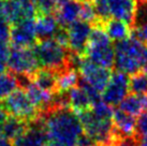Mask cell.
I'll return each instance as SVG.
<instances>
[{"mask_svg": "<svg viewBox=\"0 0 147 146\" xmlns=\"http://www.w3.org/2000/svg\"><path fill=\"white\" fill-rule=\"evenodd\" d=\"M41 116L49 141L62 146H76L84 129L78 113L70 106L54 107Z\"/></svg>", "mask_w": 147, "mask_h": 146, "instance_id": "obj_1", "label": "cell"}, {"mask_svg": "<svg viewBox=\"0 0 147 146\" xmlns=\"http://www.w3.org/2000/svg\"><path fill=\"white\" fill-rule=\"evenodd\" d=\"M147 65V44L131 34L115 45L116 71L126 74H134Z\"/></svg>", "mask_w": 147, "mask_h": 146, "instance_id": "obj_2", "label": "cell"}, {"mask_svg": "<svg viewBox=\"0 0 147 146\" xmlns=\"http://www.w3.org/2000/svg\"><path fill=\"white\" fill-rule=\"evenodd\" d=\"M32 51L38 59L39 66L45 69L61 72L72 66V53L55 39L40 40L32 46ZM75 69V68H74Z\"/></svg>", "mask_w": 147, "mask_h": 146, "instance_id": "obj_3", "label": "cell"}, {"mask_svg": "<svg viewBox=\"0 0 147 146\" xmlns=\"http://www.w3.org/2000/svg\"><path fill=\"white\" fill-rule=\"evenodd\" d=\"M0 106L8 115L21 118L28 122L36 120L41 116L40 112L32 104L23 88H17L4 98Z\"/></svg>", "mask_w": 147, "mask_h": 146, "instance_id": "obj_4", "label": "cell"}, {"mask_svg": "<svg viewBox=\"0 0 147 146\" xmlns=\"http://www.w3.org/2000/svg\"><path fill=\"white\" fill-rule=\"evenodd\" d=\"M9 70L14 74H25L31 76L39 69V62L32 47L13 46L7 60Z\"/></svg>", "mask_w": 147, "mask_h": 146, "instance_id": "obj_5", "label": "cell"}, {"mask_svg": "<svg viewBox=\"0 0 147 146\" xmlns=\"http://www.w3.org/2000/svg\"><path fill=\"white\" fill-rule=\"evenodd\" d=\"M78 70L83 80H85L99 93H102L105 89L112 75L110 69H106L94 64L85 56L81 58L78 66Z\"/></svg>", "mask_w": 147, "mask_h": 146, "instance_id": "obj_6", "label": "cell"}, {"mask_svg": "<svg viewBox=\"0 0 147 146\" xmlns=\"http://www.w3.org/2000/svg\"><path fill=\"white\" fill-rule=\"evenodd\" d=\"M129 82L130 78L128 74L120 71H115L112 73L111 78L105 89L102 91V100L111 106L118 105L129 93Z\"/></svg>", "mask_w": 147, "mask_h": 146, "instance_id": "obj_7", "label": "cell"}, {"mask_svg": "<svg viewBox=\"0 0 147 146\" xmlns=\"http://www.w3.org/2000/svg\"><path fill=\"white\" fill-rule=\"evenodd\" d=\"M91 28V24L81 20L74 22L65 28L68 34V46L71 53L78 56H85Z\"/></svg>", "mask_w": 147, "mask_h": 146, "instance_id": "obj_8", "label": "cell"}, {"mask_svg": "<svg viewBox=\"0 0 147 146\" xmlns=\"http://www.w3.org/2000/svg\"><path fill=\"white\" fill-rule=\"evenodd\" d=\"M49 137L44 127L43 117L28 122V129L18 138L12 141L13 146H44L49 142Z\"/></svg>", "mask_w": 147, "mask_h": 146, "instance_id": "obj_9", "label": "cell"}, {"mask_svg": "<svg viewBox=\"0 0 147 146\" xmlns=\"http://www.w3.org/2000/svg\"><path fill=\"white\" fill-rule=\"evenodd\" d=\"M10 41L16 47H32L37 43L34 20H23L11 27Z\"/></svg>", "mask_w": 147, "mask_h": 146, "instance_id": "obj_10", "label": "cell"}, {"mask_svg": "<svg viewBox=\"0 0 147 146\" xmlns=\"http://www.w3.org/2000/svg\"><path fill=\"white\" fill-rule=\"evenodd\" d=\"M85 57L106 69H112L115 64V49L111 42L87 44Z\"/></svg>", "mask_w": 147, "mask_h": 146, "instance_id": "obj_11", "label": "cell"}, {"mask_svg": "<svg viewBox=\"0 0 147 146\" xmlns=\"http://www.w3.org/2000/svg\"><path fill=\"white\" fill-rule=\"evenodd\" d=\"M82 0H60L55 9V17L60 27L67 28L81 18Z\"/></svg>", "mask_w": 147, "mask_h": 146, "instance_id": "obj_12", "label": "cell"}, {"mask_svg": "<svg viewBox=\"0 0 147 146\" xmlns=\"http://www.w3.org/2000/svg\"><path fill=\"white\" fill-rule=\"evenodd\" d=\"M107 9L112 18L123 20L133 27L138 0H107Z\"/></svg>", "mask_w": 147, "mask_h": 146, "instance_id": "obj_13", "label": "cell"}, {"mask_svg": "<svg viewBox=\"0 0 147 146\" xmlns=\"http://www.w3.org/2000/svg\"><path fill=\"white\" fill-rule=\"evenodd\" d=\"M34 28L37 38L40 40L52 39L56 36L58 30L60 29V25L57 22L55 15L49 14H38L34 20Z\"/></svg>", "mask_w": 147, "mask_h": 146, "instance_id": "obj_14", "label": "cell"}, {"mask_svg": "<svg viewBox=\"0 0 147 146\" xmlns=\"http://www.w3.org/2000/svg\"><path fill=\"white\" fill-rule=\"evenodd\" d=\"M113 124H114L116 132L121 138L136 137L135 135L136 119L133 115L126 113L120 109L115 110L114 115H113Z\"/></svg>", "mask_w": 147, "mask_h": 146, "instance_id": "obj_15", "label": "cell"}, {"mask_svg": "<svg viewBox=\"0 0 147 146\" xmlns=\"http://www.w3.org/2000/svg\"><path fill=\"white\" fill-rule=\"evenodd\" d=\"M102 26L109 38L116 42L125 40L132 34V27L123 20L109 18L105 22H103Z\"/></svg>", "mask_w": 147, "mask_h": 146, "instance_id": "obj_16", "label": "cell"}, {"mask_svg": "<svg viewBox=\"0 0 147 146\" xmlns=\"http://www.w3.org/2000/svg\"><path fill=\"white\" fill-rule=\"evenodd\" d=\"M30 77L41 89L52 93H57V72L45 68H39Z\"/></svg>", "mask_w": 147, "mask_h": 146, "instance_id": "obj_17", "label": "cell"}, {"mask_svg": "<svg viewBox=\"0 0 147 146\" xmlns=\"http://www.w3.org/2000/svg\"><path fill=\"white\" fill-rule=\"evenodd\" d=\"M68 93V101H69V106L73 110L75 113H80L83 111L91 109L92 102L91 99L86 93L85 89H83L81 86H76L69 91Z\"/></svg>", "mask_w": 147, "mask_h": 146, "instance_id": "obj_18", "label": "cell"}, {"mask_svg": "<svg viewBox=\"0 0 147 146\" xmlns=\"http://www.w3.org/2000/svg\"><path fill=\"white\" fill-rule=\"evenodd\" d=\"M119 109L130 115L139 116L147 111V96L136 93L129 95L121 101Z\"/></svg>", "mask_w": 147, "mask_h": 146, "instance_id": "obj_19", "label": "cell"}, {"mask_svg": "<svg viewBox=\"0 0 147 146\" xmlns=\"http://www.w3.org/2000/svg\"><path fill=\"white\" fill-rule=\"evenodd\" d=\"M80 72L74 68H68L57 73V91L67 93L70 89L76 87L80 83Z\"/></svg>", "mask_w": 147, "mask_h": 146, "instance_id": "obj_20", "label": "cell"}, {"mask_svg": "<svg viewBox=\"0 0 147 146\" xmlns=\"http://www.w3.org/2000/svg\"><path fill=\"white\" fill-rule=\"evenodd\" d=\"M27 129H28V122L9 115L7 120H5L1 134H3L5 138L13 141L14 139L22 135Z\"/></svg>", "mask_w": 147, "mask_h": 146, "instance_id": "obj_21", "label": "cell"}, {"mask_svg": "<svg viewBox=\"0 0 147 146\" xmlns=\"http://www.w3.org/2000/svg\"><path fill=\"white\" fill-rule=\"evenodd\" d=\"M17 88H20V86L14 73L4 72L0 74V98L4 99Z\"/></svg>", "mask_w": 147, "mask_h": 146, "instance_id": "obj_22", "label": "cell"}, {"mask_svg": "<svg viewBox=\"0 0 147 146\" xmlns=\"http://www.w3.org/2000/svg\"><path fill=\"white\" fill-rule=\"evenodd\" d=\"M129 89L132 93L147 96V73L141 70L132 74L129 82Z\"/></svg>", "mask_w": 147, "mask_h": 146, "instance_id": "obj_23", "label": "cell"}, {"mask_svg": "<svg viewBox=\"0 0 147 146\" xmlns=\"http://www.w3.org/2000/svg\"><path fill=\"white\" fill-rule=\"evenodd\" d=\"M91 110L98 117L103 118V119H113V115H114V110L112 109L110 104H107L101 99L98 102H96L92 104Z\"/></svg>", "mask_w": 147, "mask_h": 146, "instance_id": "obj_24", "label": "cell"}, {"mask_svg": "<svg viewBox=\"0 0 147 146\" xmlns=\"http://www.w3.org/2000/svg\"><path fill=\"white\" fill-rule=\"evenodd\" d=\"M60 0H32L38 14H49L59 3Z\"/></svg>", "mask_w": 147, "mask_h": 146, "instance_id": "obj_25", "label": "cell"}, {"mask_svg": "<svg viewBox=\"0 0 147 146\" xmlns=\"http://www.w3.org/2000/svg\"><path fill=\"white\" fill-rule=\"evenodd\" d=\"M147 23V2H138V9L135 14L134 25L132 28L136 26Z\"/></svg>", "mask_w": 147, "mask_h": 146, "instance_id": "obj_26", "label": "cell"}, {"mask_svg": "<svg viewBox=\"0 0 147 146\" xmlns=\"http://www.w3.org/2000/svg\"><path fill=\"white\" fill-rule=\"evenodd\" d=\"M135 135L138 139L144 137V135H147V111L140 114L138 119H136Z\"/></svg>", "mask_w": 147, "mask_h": 146, "instance_id": "obj_27", "label": "cell"}, {"mask_svg": "<svg viewBox=\"0 0 147 146\" xmlns=\"http://www.w3.org/2000/svg\"><path fill=\"white\" fill-rule=\"evenodd\" d=\"M132 36L147 44V23L132 28Z\"/></svg>", "mask_w": 147, "mask_h": 146, "instance_id": "obj_28", "label": "cell"}, {"mask_svg": "<svg viewBox=\"0 0 147 146\" xmlns=\"http://www.w3.org/2000/svg\"><path fill=\"white\" fill-rule=\"evenodd\" d=\"M76 146H97V144H96V142L90 138L88 134H86L85 132H84V133L80 137V139H78Z\"/></svg>", "mask_w": 147, "mask_h": 146, "instance_id": "obj_29", "label": "cell"}, {"mask_svg": "<svg viewBox=\"0 0 147 146\" xmlns=\"http://www.w3.org/2000/svg\"><path fill=\"white\" fill-rule=\"evenodd\" d=\"M10 51L11 49L9 47L8 42H0V59L7 62L10 55Z\"/></svg>", "mask_w": 147, "mask_h": 146, "instance_id": "obj_30", "label": "cell"}, {"mask_svg": "<svg viewBox=\"0 0 147 146\" xmlns=\"http://www.w3.org/2000/svg\"><path fill=\"white\" fill-rule=\"evenodd\" d=\"M8 116L9 115L7 114V112L0 107V134L2 133V129H3V126L5 124V120H7Z\"/></svg>", "mask_w": 147, "mask_h": 146, "instance_id": "obj_31", "label": "cell"}, {"mask_svg": "<svg viewBox=\"0 0 147 146\" xmlns=\"http://www.w3.org/2000/svg\"><path fill=\"white\" fill-rule=\"evenodd\" d=\"M0 146H13V143L11 140L5 138L3 134H0Z\"/></svg>", "mask_w": 147, "mask_h": 146, "instance_id": "obj_32", "label": "cell"}, {"mask_svg": "<svg viewBox=\"0 0 147 146\" xmlns=\"http://www.w3.org/2000/svg\"><path fill=\"white\" fill-rule=\"evenodd\" d=\"M139 146H147V135L139 138Z\"/></svg>", "mask_w": 147, "mask_h": 146, "instance_id": "obj_33", "label": "cell"}, {"mask_svg": "<svg viewBox=\"0 0 147 146\" xmlns=\"http://www.w3.org/2000/svg\"><path fill=\"white\" fill-rule=\"evenodd\" d=\"M5 66H7V62L2 59H0V74L5 72Z\"/></svg>", "mask_w": 147, "mask_h": 146, "instance_id": "obj_34", "label": "cell"}, {"mask_svg": "<svg viewBox=\"0 0 147 146\" xmlns=\"http://www.w3.org/2000/svg\"><path fill=\"white\" fill-rule=\"evenodd\" d=\"M44 146H62L61 144H59L57 142H54V141H49Z\"/></svg>", "mask_w": 147, "mask_h": 146, "instance_id": "obj_35", "label": "cell"}, {"mask_svg": "<svg viewBox=\"0 0 147 146\" xmlns=\"http://www.w3.org/2000/svg\"><path fill=\"white\" fill-rule=\"evenodd\" d=\"M119 141V140H118ZM117 141V142H118ZM117 142L116 143H113V144H107V145H97V146H117Z\"/></svg>", "mask_w": 147, "mask_h": 146, "instance_id": "obj_36", "label": "cell"}, {"mask_svg": "<svg viewBox=\"0 0 147 146\" xmlns=\"http://www.w3.org/2000/svg\"><path fill=\"white\" fill-rule=\"evenodd\" d=\"M2 15V1H0V16Z\"/></svg>", "mask_w": 147, "mask_h": 146, "instance_id": "obj_37", "label": "cell"}, {"mask_svg": "<svg viewBox=\"0 0 147 146\" xmlns=\"http://www.w3.org/2000/svg\"><path fill=\"white\" fill-rule=\"evenodd\" d=\"M142 71H144V72H145V73H147V65L145 66V67H144L143 69H142Z\"/></svg>", "mask_w": 147, "mask_h": 146, "instance_id": "obj_38", "label": "cell"}, {"mask_svg": "<svg viewBox=\"0 0 147 146\" xmlns=\"http://www.w3.org/2000/svg\"><path fill=\"white\" fill-rule=\"evenodd\" d=\"M138 2H147V0H138Z\"/></svg>", "mask_w": 147, "mask_h": 146, "instance_id": "obj_39", "label": "cell"}, {"mask_svg": "<svg viewBox=\"0 0 147 146\" xmlns=\"http://www.w3.org/2000/svg\"><path fill=\"white\" fill-rule=\"evenodd\" d=\"M0 105H1V102H0Z\"/></svg>", "mask_w": 147, "mask_h": 146, "instance_id": "obj_40", "label": "cell"}]
</instances>
